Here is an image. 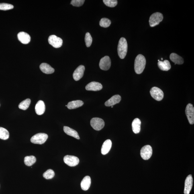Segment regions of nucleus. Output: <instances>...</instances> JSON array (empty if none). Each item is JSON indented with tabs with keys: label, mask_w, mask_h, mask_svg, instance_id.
<instances>
[{
	"label": "nucleus",
	"mask_w": 194,
	"mask_h": 194,
	"mask_svg": "<svg viewBox=\"0 0 194 194\" xmlns=\"http://www.w3.org/2000/svg\"><path fill=\"white\" fill-rule=\"evenodd\" d=\"M141 121L140 119L136 118L133 121L132 123V128L133 132L135 134H138L141 130Z\"/></svg>",
	"instance_id": "nucleus-22"
},
{
	"label": "nucleus",
	"mask_w": 194,
	"mask_h": 194,
	"mask_svg": "<svg viewBox=\"0 0 194 194\" xmlns=\"http://www.w3.org/2000/svg\"><path fill=\"white\" fill-rule=\"evenodd\" d=\"M14 8L13 5L5 3H0V10L3 11H7Z\"/></svg>",
	"instance_id": "nucleus-33"
},
{
	"label": "nucleus",
	"mask_w": 194,
	"mask_h": 194,
	"mask_svg": "<svg viewBox=\"0 0 194 194\" xmlns=\"http://www.w3.org/2000/svg\"><path fill=\"white\" fill-rule=\"evenodd\" d=\"M99 24L100 26L107 28L109 27L111 24V21L110 19L107 18H103L100 21Z\"/></svg>",
	"instance_id": "nucleus-30"
},
{
	"label": "nucleus",
	"mask_w": 194,
	"mask_h": 194,
	"mask_svg": "<svg viewBox=\"0 0 194 194\" xmlns=\"http://www.w3.org/2000/svg\"><path fill=\"white\" fill-rule=\"evenodd\" d=\"M91 179L89 176H86L83 178L81 182V189L84 191H87L90 187Z\"/></svg>",
	"instance_id": "nucleus-20"
},
{
	"label": "nucleus",
	"mask_w": 194,
	"mask_h": 194,
	"mask_svg": "<svg viewBox=\"0 0 194 194\" xmlns=\"http://www.w3.org/2000/svg\"><path fill=\"white\" fill-rule=\"evenodd\" d=\"M63 130L65 133L70 136L73 137L78 140L80 139V136L78 132L74 129L70 128V127L67 126H64Z\"/></svg>",
	"instance_id": "nucleus-21"
},
{
	"label": "nucleus",
	"mask_w": 194,
	"mask_h": 194,
	"mask_svg": "<svg viewBox=\"0 0 194 194\" xmlns=\"http://www.w3.org/2000/svg\"><path fill=\"white\" fill-rule=\"evenodd\" d=\"M40 69L43 73L46 74L53 73L55 70L49 65L46 63L41 64L40 66Z\"/></svg>",
	"instance_id": "nucleus-19"
},
{
	"label": "nucleus",
	"mask_w": 194,
	"mask_h": 194,
	"mask_svg": "<svg viewBox=\"0 0 194 194\" xmlns=\"http://www.w3.org/2000/svg\"><path fill=\"white\" fill-rule=\"evenodd\" d=\"M48 42L49 44L56 48H60L63 44L62 39L55 35H50L49 37Z\"/></svg>",
	"instance_id": "nucleus-8"
},
{
	"label": "nucleus",
	"mask_w": 194,
	"mask_h": 194,
	"mask_svg": "<svg viewBox=\"0 0 194 194\" xmlns=\"http://www.w3.org/2000/svg\"><path fill=\"white\" fill-rule=\"evenodd\" d=\"M163 19V15L159 12L155 13L151 15L149 23L151 27H153L159 24Z\"/></svg>",
	"instance_id": "nucleus-4"
},
{
	"label": "nucleus",
	"mask_w": 194,
	"mask_h": 194,
	"mask_svg": "<svg viewBox=\"0 0 194 194\" xmlns=\"http://www.w3.org/2000/svg\"><path fill=\"white\" fill-rule=\"evenodd\" d=\"M48 137V135L44 133H39L31 138V141L33 144L42 145L46 141Z\"/></svg>",
	"instance_id": "nucleus-3"
},
{
	"label": "nucleus",
	"mask_w": 194,
	"mask_h": 194,
	"mask_svg": "<svg viewBox=\"0 0 194 194\" xmlns=\"http://www.w3.org/2000/svg\"><path fill=\"white\" fill-rule=\"evenodd\" d=\"M30 103L31 100L29 99H27L22 101L19 104V109L23 110H26L28 108Z\"/></svg>",
	"instance_id": "nucleus-27"
},
{
	"label": "nucleus",
	"mask_w": 194,
	"mask_h": 194,
	"mask_svg": "<svg viewBox=\"0 0 194 194\" xmlns=\"http://www.w3.org/2000/svg\"><path fill=\"white\" fill-rule=\"evenodd\" d=\"M127 50H128V44L126 39L121 38L119 40L118 46H117V52L119 57L121 59H123L126 56Z\"/></svg>",
	"instance_id": "nucleus-2"
},
{
	"label": "nucleus",
	"mask_w": 194,
	"mask_h": 194,
	"mask_svg": "<svg viewBox=\"0 0 194 194\" xmlns=\"http://www.w3.org/2000/svg\"><path fill=\"white\" fill-rule=\"evenodd\" d=\"M152 154V147L149 145L143 147L141 150V156L143 159L148 160L151 156Z\"/></svg>",
	"instance_id": "nucleus-7"
},
{
	"label": "nucleus",
	"mask_w": 194,
	"mask_h": 194,
	"mask_svg": "<svg viewBox=\"0 0 194 194\" xmlns=\"http://www.w3.org/2000/svg\"><path fill=\"white\" fill-rule=\"evenodd\" d=\"M85 2L84 0H72L71 4L74 6L78 7L83 5Z\"/></svg>",
	"instance_id": "nucleus-34"
},
{
	"label": "nucleus",
	"mask_w": 194,
	"mask_h": 194,
	"mask_svg": "<svg viewBox=\"0 0 194 194\" xmlns=\"http://www.w3.org/2000/svg\"><path fill=\"white\" fill-rule=\"evenodd\" d=\"M85 42L86 46L89 47L90 46L93 42V39L90 34L89 32L86 33L85 36Z\"/></svg>",
	"instance_id": "nucleus-32"
},
{
	"label": "nucleus",
	"mask_w": 194,
	"mask_h": 194,
	"mask_svg": "<svg viewBox=\"0 0 194 194\" xmlns=\"http://www.w3.org/2000/svg\"><path fill=\"white\" fill-rule=\"evenodd\" d=\"M36 158L34 156H27L24 158V162L27 166H31L36 162Z\"/></svg>",
	"instance_id": "nucleus-26"
},
{
	"label": "nucleus",
	"mask_w": 194,
	"mask_h": 194,
	"mask_svg": "<svg viewBox=\"0 0 194 194\" xmlns=\"http://www.w3.org/2000/svg\"><path fill=\"white\" fill-rule=\"evenodd\" d=\"M85 70V66L83 65L78 66L74 70L73 73V79L76 81H78L81 79L83 77Z\"/></svg>",
	"instance_id": "nucleus-12"
},
{
	"label": "nucleus",
	"mask_w": 194,
	"mask_h": 194,
	"mask_svg": "<svg viewBox=\"0 0 194 194\" xmlns=\"http://www.w3.org/2000/svg\"><path fill=\"white\" fill-rule=\"evenodd\" d=\"M150 93L151 97L157 101H161L163 98V92L157 87H154L152 88L150 90Z\"/></svg>",
	"instance_id": "nucleus-6"
},
{
	"label": "nucleus",
	"mask_w": 194,
	"mask_h": 194,
	"mask_svg": "<svg viewBox=\"0 0 194 194\" xmlns=\"http://www.w3.org/2000/svg\"><path fill=\"white\" fill-rule=\"evenodd\" d=\"M146 64L145 58L142 54H139L135 59L134 70L137 74H140L144 71Z\"/></svg>",
	"instance_id": "nucleus-1"
},
{
	"label": "nucleus",
	"mask_w": 194,
	"mask_h": 194,
	"mask_svg": "<svg viewBox=\"0 0 194 194\" xmlns=\"http://www.w3.org/2000/svg\"><path fill=\"white\" fill-rule=\"evenodd\" d=\"M103 2L106 5L110 7H114L117 3V0H103Z\"/></svg>",
	"instance_id": "nucleus-31"
},
{
	"label": "nucleus",
	"mask_w": 194,
	"mask_h": 194,
	"mask_svg": "<svg viewBox=\"0 0 194 194\" xmlns=\"http://www.w3.org/2000/svg\"><path fill=\"white\" fill-rule=\"evenodd\" d=\"M64 163L70 166H75L79 164L80 160L77 157L67 155L64 158Z\"/></svg>",
	"instance_id": "nucleus-10"
},
{
	"label": "nucleus",
	"mask_w": 194,
	"mask_h": 194,
	"mask_svg": "<svg viewBox=\"0 0 194 194\" xmlns=\"http://www.w3.org/2000/svg\"><path fill=\"white\" fill-rule=\"evenodd\" d=\"M9 134L6 129L0 127V139L6 140L9 138Z\"/></svg>",
	"instance_id": "nucleus-28"
},
{
	"label": "nucleus",
	"mask_w": 194,
	"mask_h": 194,
	"mask_svg": "<svg viewBox=\"0 0 194 194\" xmlns=\"http://www.w3.org/2000/svg\"><path fill=\"white\" fill-rule=\"evenodd\" d=\"M185 114L190 124L194 123V108L192 104H189L186 107Z\"/></svg>",
	"instance_id": "nucleus-9"
},
{
	"label": "nucleus",
	"mask_w": 194,
	"mask_h": 194,
	"mask_svg": "<svg viewBox=\"0 0 194 194\" xmlns=\"http://www.w3.org/2000/svg\"><path fill=\"white\" fill-rule=\"evenodd\" d=\"M158 66L161 70L163 71H168L171 68V65L168 60H165L164 61H159L158 63Z\"/></svg>",
	"instance_id": "nucleus-24"
},
{
	"label": "nucleus",
	"mask_w": 194,
	"mask_h": 194,
	"mask_svg": "<svg viewBox=\"0 0 194 194\" xmlns=\"http://www.w3.org/2000/svg\"><path fill=\"white\" fill-rule=\"evenodd\" d=\"M170 58L172 62L175 64H182L183 63L184 60L181 56L174 53H172L170 55Z\"/></svg>",
	"instance_id": "nucleus-25"
},
{
	"label": "nucleus",
	"mask_w": 194,
	"mask_h": 194,
	"mask_svg": "<svg viewBox=\"0 0 194 194\" xmlns=\"http://www.w3.org/2000/svg\"><path fill=\"white\" fill-rule=\"evenodd\" d=\"M91 126L94 129L99 131L102 129L105 125L104 121L103 119L99 117H94L90 121Z\"/></svg>",
	"instance_id": "nucleus-5"
},
{
	"label": "nucleus",
	"mask_w": 194,
	"mask_h": 194,
	"mask_svg": "<svg viewBox=\"0 0 194 194\" xmlns=\"http://www.w3.org/2000/svg\"><path fill=\"white\" fill-rule=\"evenodd\" d=\"M111 61L109 56H106L102 58L99 62V66L102 70H107L110 68Z\"/></svg>",
	"instance_id": "nucleus-11"
},
{
	"label": "nucleus",
	"mask_w": 194,
	"mask_h": 194,
	"mask_svg": "<svg viewBox=\"0 0 194 194\" xmlns=\"http://www.w3.org/2000/svg\"><path fill=\"white\" fill-rule=\"evenodd\" d=\"M17 37L19 40L23 44H28L30 42V36L27 33L24 32H19L18 34Z\"/></svg>",
	"instance_id": "nucleus-15"
},
{
	"label": "nucleus",
	"mask_w": 194,
	"mask_h": 194,
	"mask_svg": "<svg viewBox=\"0 0 194 194\" xmlns=\"http://www.w3.org/2000/svg\"><path fill=\"white\" fill-rule=\"evenodd\" d=\"M35 111L37 114L42 115L45 112L46 110L44 102L42 100H39L37 102L35 107Z\"/></svg>",
	"instance_id": "nucleus-17"
},
{
	"label": "nucleus",
	"mask_w": 194,
	"mask_h": 194,
	"mask_svg": "<svg viewBox=\"0 0 194 194\" xmlns=\"http://www.w3.org/2000/svg\"><path fill=\"white\" fill-rule=\"evenodd\" d=\"M121 100V97L120 95H115L107 100L105 103V105L107 107L113 106V105L120 102Z\"/></svg>",
	"instance_id": "nucleus-16"
},
{
	"label": "nucleus",
	"mask_w": 194,
	"mask_h": 194,
	"mask_svg": "<svg viewBox=\"0 0 194 194\" xmlns=\"http://www.w3.org/2000/svg\"><path fill=\"white\" fill-rule=\"evenodd\" d=\"M83 104L84 103L82 101L77 100L70 102L67 105V107L69 109H75L82 107Z\"/></svg>",
	"instance_id": "nucleus-23"
},
{
	"label": "nucleus",
	"mask_w": 194,
	"mask_h": 194,
	"mask_svg": "<svg viewBox=\"0 0 194 194\" xmlns=\"http://www.w3.org/2000/svg\"><path fill=\"white\" fill-rule=\"evenodd\" d=\"M113 107V106H111V107Z\"/></svg>",
	"instance_id": "nucleus-35"
},
{
	"label": "nucleus",
	"mask_w": 194,
	"mask_h": 194,
	"mask_svg": "<svg viewBox=\"0 0 194 194\" xmlns=\"http://www.w3.org/2000/svg\"><path fill=\"white\" fill-rule=\"evenodd\" d=\"M86 89L87 91H98L103 88V86L99 82H92L86 86Z\"/></svg>",
	"instance_id": "nucleus-14"
},
{
	"label": "nucleus",
	"mask_w": 194,
	"mask_h": 194,
	"mask_svg": "<svg viewBox=\"0 0 194 194\" xmlns=\"http://www.w3.org/2000/svg\"><path fill=\"white\" fill-rule=\"evenodd\" d=\"M193 179L191 175H189L186 178L185 182V194H189L193 186Z\"/></svg>",
	"instance_id": "nucleus-13"
},
{
	"label": "nucleus",
	"mask_w": 194,
	"mask_h": 194,
	"mask_svg": "<svg viewBox=\"0 0 194 194\" xmlns=\"http://www.w3.org/2000/svg\"><path fill=\"white\" fill-rule=\"evenodd\" d=\"M112 146V142L110 140H106L102 146L101 152L103 155H106L109 152Z\"/></svg>",
	"instance_id": "nucleus-18"
},
{
	"label": "nucleus",
	"mask_w": 194,
	"mask_h": 194,
	"mask_svg": "<svg viewBox=\"0 0 194 194\" xmlns=\"http://www.w3.org/2000/svg\"><path fill=\"white\" fill-rule=\"evenodd\" d=\"M54 172L51 169H48L44 172L43 174V177L47 179H51L54 177Z\"/></svg>",
	"instance_id": "nucleus-29"
}]
</instances>
